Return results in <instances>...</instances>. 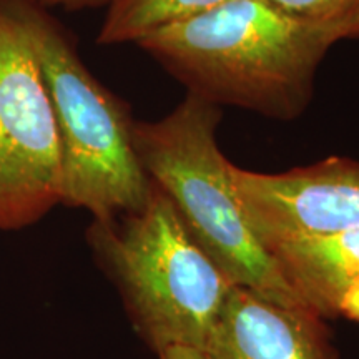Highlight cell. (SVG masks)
<instances>
[{
	"instance_id": "obj_1",
	"label": "cell",
	"mask_w": 359,
	"mask_h": 359,
	"mask_svg": "<svg viewBox=\"0 0 359 359\" xmlns=\"http://www.w3.org/2000/svg\"><path fill=\"white\" fill-rule=\"evenodd\" d=\"M338 40L334 25L293 17L264 0H226L137 45L191 93L293 120L309 105L318 65Z\"/></svg>"
},
{
	"instance_id": "obj_2",
	"label": "cell",
	"mask_w": 359,
	"mask_h": 359,
	"mask_svg": "<svg viewBox=\"0 0 359 359\" xmlns=\"http://www.w3.org/2000/svg\"><path fill=\"white\" fill-rule=\"evenodd\" d=\"M50 8L37 0H0V12L22 30L50 98L60 142L62 201L93 219L137 212L151 182L133 147L130 110L80 58Z\"/></svg>"
},
{
	"instance_id": "obj_3",
	"label": "cell",
	"mask_w": 359,
	"mask_h": 359,
	"mask_svg": "<svg viewBox=\"0 0 359 359\" xmlns=\"http://www.w3.org/2000/svg\"><path fill=\"white\" fill-rule=\"evenodd\" d=\"M219 120V105L188 92L163 118L135 122L133 147L143 172L168 196L190 236L233 285L276 303L309 308L245 219L231 163L218 147Z\"/></svg>"
},
{
	"instance_id": "obj_4",
	"label": "cell",
	"mask_w": 359,
	"mask_h": 359,
	"mask_svg": "<svg viewBox=\"0 0 359 359\" xmlns=\"http://www.w3.org/2000/svg\"><path fill=\"white\" fill-rule=\"evenodd\" d=\"M88 243L148 346L156 354L173 346L203 349L233 283L158 187L151 183L150 198L137 212L93 219Z\"/></svg>"
},
{
	"instance_id": "obj_5",
	"label": "cell",
	"mask_w": 359,
	"mask_h": 359,
	"mask_svg": "<svg viewBox=\"0 0 359 359\" xmlns=\"http://www.w3.org/2000/svg\"><path fill=\"white\" fill-rule=\"evenodd\" d=\"M60 201L50 98L24 34L0 12V230L29 226Z\"/></svg>"
},
{
	"instance_id": "obj_6",
	"label": "cell",
	"mask_w": 359,
	"mask_h": 359,
	"mask_svg": "<svg viewBox=\"0 0 359 359\" xmlns=\"http://www.w3.org/2000/svg\"><path fill=\"white\" fill-rule=\"evenodd\" d=\"M241 212L264 248L359 226V160L331 156L283 173L231 165Z\"/></svg>"
},
{
	"instance_id": "obj_7",
	"label": "cell",
	"mask_w": 359,
	"mask_h": 359,
	"mask_svg": "<svg viewBox=\"0 0 359 359\" xmlns=\"http://www.w3.org/2000/svg\"><path fill=\"white\" fill-rule=\"evenodd\" d=\"M323 320L233 285L201 351L208 359H338Z\"/></svg>"
},
{
	"instance_id": "obj_8",
	"label": "cell",
	"mask_w": 359,
	"mask_h": 359,
	"mask_svg": "<svg viewBox=\"0 0 359 359\" xmlns=\"http://www.w3.org/2000/svg\"><path fill=\"white\" fill-rule=\"evenodd\" d=\"M293 291L320 316H336L339 296L359 278V226L268 246Z\"/></svg>"
},
{
	"instance_id": "obj_9",
	"label": "cell",
	"mask_w": 359,
	"mask_h": 359,
	"mask_svg": "<svg viewBox=\"0 0 359 359\" xmlns=\"http://www.w3.org/2000/svg\"><path fill=\"white\" fill-rule=\"evenodd\" d=\"M223 2L226 0H109L97 42L138 43L161 27L190 19Z\"/></svg>"
},
{
	"instance_id": "obj_10",
	"label": "cell",
	"mask_w": 359,
	"mask_h": 359,
	"mask_svg": "<svg viewBox=\"0 0 359 359\" xmlns=\"http://www.w3.org/2000/svg\"><path fill=\"white\" fill-rule=\"evenodd\" d=\"M264 2L299 19L334 25L336 30L359 6V0H264Z\"/></svg>"
},
{
	"instance_id": "obj_11",
	"label": "cell",
	"mask_w": 359,
	"mask_h": 359,
	"mask_svg": "<svg viewBox=\"0 0 359 359\" xmlns=\"http://www.w3.org/2000/svg\"><path fill=\"white\" fill-rule=\"evenodd\" d=\"M336 314L348 318V320L359 321V278L354 280L336 303Z\"/></svg>"
},
{
	"instance_id": "obj_12",
	"label": "cell",
	"mask_w": 359,
	"mask_h": 359,
	"mask_svg": "<svg viewBox=\"0 0 359 359\" xmlns=\"http://www.w3.org/2000/svg\"><path fill=\"white\" fill-rule=\"evenodd\" d=\"M37 2L47 8L60 7L65 11H82V8L105 7L109 0H37Z\"/></svg>"
},
{
	"instance_id": "obj_13",
	"label": "cell",
	"mask_w": 359,
	"mask_h": 359,
	"mask_svg": "<svg viewBox=\"0 0 359 359\" xmlns=\"http://www.w3.org/2000/svg\"><path fill=\"white\" fill-rule=\"evenodd\" d=\"M158 359H208L201 349L187 348V346H173L158 353Z\"/></svg>"
},
{
	"instance_id": "obj_14",
	"label": "cell",
	"mask_w": 359,
	"mask_h": 359,
	"mask_svg": "<svg viewBox=\"0 0 359 359\" xmlns=\"http://www.w3.org/2000/svg\"><path fill=\"white\" fill-rule=\"evenodd\" d=\"M339 40L341 39H358L359 37V6L349 13L343 24L338 27Z\"/></svg>"
}]
</instances>
